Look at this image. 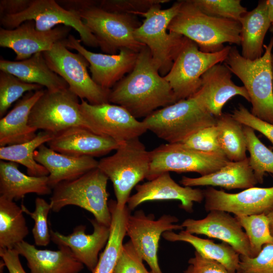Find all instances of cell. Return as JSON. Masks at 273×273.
I'll return each instance as SVG.
<instances>
[{
  "mask_svg": "<svg viewBox=\"0 0 273 273\" xmlns=\"http://www.w3.org/2000/svg\"><path fill=\"white\" fill-rule=\"evenodd\" d=\"M109 102L123 107L138 119L145 118L176 100L145 46L138 53L132 70L110 89Z\"/></svg>",
  "mask_w": 273,
  "mask_h": 273,
  "instance_id": "1",
  "label": "cell"
},
{
  "mask_svg": "<svg viewBox=\"0 0 273 273\" xmlns=\"http://www.w3.org/2000/svg\"><path fill=\"white\" fill-rule=\"evenodd\" d=\"M168 31L190 39L205 53L220 51L226 42L241 44L239 22L207 15L192 0L182 1L180 8L170 23Z\"/></svg>",
  "mask_w": 273,
  "mask_h": 273,
  "instance_id": "2",
  "label": "cell"
},
{
  "mask_svg": "<svg viewBox=\"0 0 273 273\" xmlns=\"http://www.w3.org/2000/svg\"><path fill=\"white\" fill-rule=\"evenodd\" d=\"M273 37L264 44L262 56L256 60L244 58L236 47H231L224 64L247 90L252 105L251 113L273 124V83L271 51Z\"/></svg>",
  "mask_w": 273,
  "mask_h": 273,
  "instance_id": "3",
  "label": "cell"
},
{
  "mask_svg": "<svg viewBox=\"0 0 273 273\" xmlns=\"http://www.w3.org/2000/svg\"><path fill=\"white\" fill-rule=\"evenodd\" d=\"M181 4L182 1H177L165 9H161V4H157L147 12L140 13L139 15L144 20L134 31L135 39L149 49L152 59L163 77L170 71L187 39L183 35L168 32V27Z\"/></svg>",
  "mask_w": 273,
  "mask_h": 273,
  "instance_id": "4",
  "label": "cell"
},
{
  "mask_svg": "<svg viewBox=\"0 0 273 273\" xmlns=\"http://www.w3.org/2000/svg\"><path fill=\"white\" fill-rule=\"evenodd\" d=\"M108 179L97 167L78 178L59 183L53 189L50 203L52 210L59 212L66 206H77L92 213L98 221L110 226Z\"/></svg>",
  "mask_w": 273,
  "mask_h": 273,
  "instance_id": "5",
  "label": "cell"
},
{
  "mask_svg": "<svg viewBox=\"0 0 273 273\" xmlns=\"http://www.w3.org/2000/svg\"><path fill=\"white\" fill-rule=\"evenodd\" d=\"M150 163V151L139 138L124 142L114 154L99 161L98 167L113 184L119 208L126 206L132 189L147 178Z\"/></svg>",
  "mask_w": 273,
  "mask_h": 273,
  "instance_id": "6",
  "label": "cell"
},
{
  "mask_svg": "<svg viewBox=\"0 0 273 273\" xmlns=\"http://www.w3.org/2000/svg\"><path fill=\"white\" fill-rule=\"evenodd\" d=\"M143 122L148 130L169 144L182 143L200 130L216 124V118L192 98L158 109Z\"/></svg>",
  "mask_w": 273,
  "mask_h": 273,
  "instance_id": "7",
  "label": "cell"
},
{
  "mask_svg": "<svg viewBox=\"0 0 273 273\" xmlns=\"http://www.w3.org/2000/svg\"><path fill=\"white\" fill-rule=\"evenodd\" d=\"M77 12L96 37L101 50L107 54H117L122 49L139 53L146 46L134 36V30L141 24L135 15L111 13L98 6Z\"/></svg>",
  "mask_w": 273,
  "mask_h": 273,
  "instance_id": "8",
  "label": "cell"
},
{
  "mask_svg": "<svg viewBox=\"0 0 273 273\" xmlns=\"http://www.w3.org/2000/svg\"><path fill=\"white\" fill-rule=\"evenodd\" d=\"M231 47L226 46L220 51L205 53L187 38L171 68L164 76L170 84L176 102L191 97L199 88L202 75L212 66L224 62Z\"/></svg>",
  "mask_w": 273,
  "mask_h": 273,
  "instance_id": "9",
  "label": "cell"
},
{
  "mask_svg": "<svg viewBox=\"0 0 273 273\" xmlns=\"http://www.w3.org/2000/svg\"><path fill=\"white\" fill-rule=\"evenodd\" d=\"M42 54L50 69L65 80L69 89L80 100L92 105L109 103L110 89L94 81L87 70L89 64L81 54L70 51L63 41Z\"/></svg>",
  "mask_w": 273,
  "mask_h": 273,
  "instance_id": "10",
  "label": "cell"
},
{
  "mask_svg": "<svg viewBox=\"0 0 273 273\" xmlns=\"http://www.w3.org/2000/svg\"><path fill=\"white\" fill-rule=\"evenodd\" d=\"M148 180L165 172H196L201 176L219 169L230 161L221 153L205 152L183 143L162 144L150 151Z\"/></svg>",
  "mask_w": 273,
  "mask_h": 273,
  "instance_id": "11",
  "label": "cell"
},
{
  "mask_svg": "<svg viewBox=\"0 0 273 273\" xmlns=\"http://www.w3.org/2000/svg\"><path fill=\"white\" fill-rule=\"evenodd\" d=\"M79 99L69 87L57 91L44 90L31 109L29 125L54 135L72 127L89 129L80 110Z\"/></svg>",
  "mask_w": 273,
  "mask_h": 273,
  "instance_id": "12",
  "label": "cell"
},
{
  "mask_svg": "<svg viewBox=\"0 0 273 273\" xmlns=\"http://www.w3.org/2000/svg\"><path fill=\"white\" fill-rule=\"evenodd\" d=\"M28 20L34 21L36 29L40 31H49L59 25L71 27L78 33L84 45L99 47L96 37L84 24L78 13L64 9L56 1L32 0L24 11L1 16L0 22L2 27L13 29Z\"/></svg>",
  "mask_w": 273,
  "mask_h": 273,
  "instance_id": "13",
  "label": "cell"
},
{
  "mask_svg": "<svg viewBox=\"0 0 273 273\" xmlns=\"http://www.w3.org/2000/svg\"><path fill=\"white\" fill-rule=\"evenodd\" d=\"M80 108L90 130L120 144L139 138L148 130L143 121L138 120L117 105L110 103L92 105L81 100Z\"/></svg>",
  "mask_w": 273,
  "mask_h": 273,
  "instance_id": "14",
  "label": "cell"
},
{
  "mask_svg": "<svg viewBox=\"0 0 273 273\" xmlns=\"http://www.w3.org/2000/svg\"><path fill=\"white\" fill-rule=\"evenodd\" d=\"M177 217L163 214L155 219L153 214L146 215L142 210L130 214L127 221L126 236L129 237L152 273H163L158 263V250L161 236L167 231L183 230Z\"/></svg>",
  "mask_w": 273,
  "mask_h": 273,
  "instance_id": "15",
  "label": "cell"
},
{
  "mask_svg": "<svg viewBox=\"0 0 273 273\" xmlns=\"http://www.w3.org/2000/svg\"><path fill=\"white\" fill-rule=\"evenodd\" d=\"M63 42L67 48L76 50L86 59L89 64L92 79L98 85L108 89L132 70L138 56V53L127 49H121L115 55L94 53L86 49L81 40L72 34Z\"/></svg>",
  "mask_w": 273,
  "mask_h": 273,
  "instance_id": "16",
  "label": "cell"
},
{
  "mask_svg": "<svg viewBox=\"0 0 273 273\" xmlns=\"http://www.w3.org/2000/svg\"><path fill=\"white\" fill-rule=\"evenodd\" d=\"M207 212L220 210L235 216L267 214L273 209V186L254 187L237 193H229L212 187L203 190Z\"/></svg>",
  "mask_w": 273,
  "mask_h": 273,
  "instance_id": "17",
  "label": "cell"
},
{
  "mask_svg": "<svg viewBox=\"0 0 273 273\" xmlns=\"http://www.w3.org/2000/svg\"><path fill=\"white\" fill-rule=\"evenodd\" d=\"M71 27L59 25L47 31L36 29L33 20L26 21L13 29L0 28V46L12 50L16 61H22L38 53L51 50L57 42L70 35Z\"/></svg>",
  "mask_w": 273,
  "mask_h": 273,
  "instance_id": "18",
  "label": "cell"
},
{
  "mask_svg": "<svg viewBox=\"0 0 273 273\" xmlns=\"http://www.w3.org/2000/svg\"><path fill=\"white\" fill-rule=\"evenodd\" d=\"M232 73L224 64H217L201 77L198 90L190 98L207 113L217 117L221 115L224 105L233 97L239 96L250 102L244 86H239L232 79Z\"/></svg>",
  "mask_w": 273,
  "mask_h": 273,
  "instance_id": "19",
  "label": "cell"
},
{
  "mask_svg": "<svg viewBox=\"0 0 273 273\" xmlns=\"http://www.w3.org/2000/svg\"><path fill=\"white\" fill-rule=\"evenodd\" d=\"M181 225L192 234L219 239L231 246L240 256L252 257L245 232L236 217L230 213L213 210L201 219L187 218Z\"/></svg>",
  "mask_w": 273,
  "mask_h": 273,
  "instance_id": "20",
  "label": "cell"
},
{
  "mask_svg": "<svg viewBox=\"0 0 273 273\" xmlns=\"http://www.w3.org/2000/svg\"><path fill=\"white\" fill-rule=\"evenodd\" d=\"M136 193L130 196L126 206L130 211L147 201L155 200H179L180 207L191 213L194 202L201 203L204 199L203 190L181 186L171 177L169 172L159 175L135 187Z\"/></svg>",
  "mask_w": 273,
  "mask_h": 273,
  "instance_id": "21",
  "label": "cell"
},
{
  "mask_svg": "<svg viewBox=\"0 0 273 273\" xmlns=\"http://www.w3.org/2000/svg\"><path fill=\"white\" fill-rule=\"evenodd\" d=\"M49 148L65 155L92 157L104 156L121 144L107 136L84 127H72L55 135L48 143Z\"/></svg>",
  "mask_w": 273,
  "mask_h": 273,
  "instance_id": "22",
  "label": "cell"
},
{
  "mask_svg": "<svg viewBox=\"0 0 273 273\" xmlns=\"http://www.w3.org/2000/svg\"><path fill=\"white\" fill-rule=\"evenodd\" d=\"M90 221L94 228L92 234H86V226L79 225L68 235H63L52 229H50V235L51 241L58 246L68 247L77 259L92 272L98 263L100 251L108 241L110 226L95 218L90 219Z\"/></svg>",
  "mask_w": 273,
  "mask_h": 273,
  "instance_id": "23",
  "label": "cell"
},
{
  "mask_svg": "<svg viewBox=\"0 0 273 273\" xmlns=\"http://www.w3.org/2000/svg\"><path fill=\"white\" fill-rule=\"evenodd\" d=\"M14 249L25 257L30 273H79L84 268L71 250L64 245L58 246L56 251L42 250L24 240Z\"/></svg>",
  "mask_w": 273,
  "mask_h": 273,
  "instance_id": "24",
  "label": "cell"
},
{
  "mask_svg": "<svg viewBox=\"0 0 273 273\" xmlns=\"http://www.w3.org/2000/svg\"><path fill=\"white\" fill-rule=\"evenodd\" d=\"M34 159L49 172V184L52 189L62 181L75 179L97 168L99 163L94 157L65 155L44 144L35 151Z\"/></svg>",
  "mask_w": 273,
  "mask_h": 273,
  "instance_id": "25",
  "label": "cell"
},
{
  "mask_svg": "<svg viewBox=\"0 0 273 273\" xmlns=\"http://www.w3.org/2000/svg\"><path fill=\"white\" fill-rule=\"evenodd\" d=\"M44 89L27 93L0 120V146L22 144L36 136V129L29 124L30 112Z\"/></svg>",
  "mask_w": 273,
  "mask_h": 273,
  "instance_id": "26",
  "label": "cell"
},
{
  "mask_svg": "<svg viewBox=\"0 0 273 273\" xmlns=\"http://www.w3.org/2000/svg\"><path fill=\"white\" fill-rule=\"evenodd\" d=\"M0 70L25 82L44 86L49 91L69 87L65 80L50 69L42 53H36L22 61H12L2 58Z\"/></svg>",
  "mask_w": 273,
  "mask_h": 273,
  "instance_id": "27",
  "label": "cell"
},
{
  "mask_svg": "<svg viewBox=\"0 0 273 273\" xmlns=\"http://www.w3.org/2000/svg\"><path fill=\"white\" fill-rule=\"evenodd\" d=\"M180 183L185 187H220L227 190L247 189L258 183L249 164V159L229 161L219 169L198 177L184 176Z\"/></svg>",
  "mask_w": 273,
  "mask_h": 273,
  "instance_id": "28",
  "label": "cell"
},
{
  "mask_svg": "<svg viewBox=\"0 0 273 273\" xmlns=\"http://www.w3.org/2000/svg\"><path fill=\"white\" fill-rule=\"evenodd\" d=\"M48 176L26 175L19 169V164L0 161V196L10 200H18L29 193L46 195L52 193Z\"/></svg>",
  "mask_w": 273,
  "mask_h": 273,
  "instance_id": "29",
  "label": "cell"
},
{
  "mask_svg": "<svg viewBox=\"0 0 273 273\" xmlns=\"http://www.w3.org/2000/svg\"><path fill=\"white\" fill-rule=\"evenodd\" d=\"M239 22L241 24V55L251 60L260 58L264 51L265 36L271 25L265 1H259L256 8L244 14Z\"/></svg>",
  "mask_w": 273,
  "mask_h": 273,
  "instance_id": "30",
  "label": "cell"
},
{
  "mask_svg": "<svg viewBox=\"0 0 273 273\" xmlns=\"http://www.w3.org/2000/svg\"><path fill=\"white\" fill-rule=\"evenodd\" d=\"M162 236L169 242L188 243L202 256L220 263L232 273H237L240 262V255L227 243H215L210 239L196 236L185 230H181L178 233L167 231Z\"/></svg>",
  "mask_w": 273,
  "mask_h": 273,
  "instance_id": "31",
  "label": "cell"
},
{
  "mask_svg": "<svg viewBox=\"0 0 273 273\" xmlns=\"http://www.w3.org/2000/svg\"><path fill=\"white\" fill-rule=\"evenodd\" d=\"M108 205L111 215L110 236L92 273H113L126 236V223L130 211L127 206L119 208L113 200H110Z\"/></svg>",
  "mask_w": 273,
  "mask_h": 273,
  "instance_id": "32",
  "label": "cell"
},
{
  "mask_svg": "<svg viewBox=\"0 0 273 273\" xmlns=\"http://www.w3.org/2000/svg\"><path fill=\"white\" fill-rule=\"evenodd\" d=\"M54 136V134L42 130L27 142L0 147V159L24 166L29 175L48 176L49 173L46 168L35 161L34 152L41 145L47 144Z\"/></svg>",
  "mask_w": 273,
  "mask_h": 273,
  "instance_id": "33",
  "label": "cell"
},
{
  "mask_svg": "<svg viewBox=\"0 0 273 273\" xmlns=\"http://www.w3.org/2000/svg\"><path fill=\"white\" fill-rule=\"evenodd\" d=\"M23 213L13 201L0 196V249H14L28 235Z\"/></svg>",
  "mask_w": 273,
  "mask_h": 273,
  "instance_id": "34",
  "label": "cell"
},
{
  "mask_svg": "<svg viewBox=\"0 0 273 273\" xmlns=\"http://www.w3.org/2000/svg\"><path fill=\"white\" fill-rule=\"evenodd\" d=\"M216 118L218 140L220 149L231 161L246 159V144L243 125L232 114L222 113Z\"/></svg>",
  "mask_w": 273,
  "mask_h": 273,
  "instance_id": "35",
  "label": "cell"
},
{
  "mask_svg": "<svg viewBox=\"0 0 273 273\" xmlns=\"http://www.w3.org/2000/svg\"><path fill=\"white\" fill-rule=\"evenodd\" d=\"M249 164L258 183L262 184L265 173L273 174V152L256 135L254 130L243 125Z\"/></svg>",
  "mask_w": 273,
  "mask_h": 273,
  "instance_id": "36",
  "label": "cell"
},
{
  "mask_svg": "<svg viewBox=\"0 0 273 273\" xmlns=\"http://www.w3.org/2000/svg\"><path fill=\"white\" fill-rule=\"evenodd\" d=\"M235 217L247 236L252 257L256 256L264 245L273 244L266 214Z\"/></svg>",
  "mask_w": 273,
  "mask_h": 273,
  "instance_id": "37",
  "label": "cell"
},
{
  "mask_svg": "<svg viewBox=\"0 0 273 273\" xmlns=\"http://www.w3.org/2000/svg\"><path fill=\"white\" fill-rule=\"evenodd\" d=\"M43 89V86L23 81L14 75L0 71V117L6 114L11 105L25 93Z\"/></svg>",
  "mask_w": 273,
  "mask_h": 273,
  "instance_id": "38",
  "label": "cell"
},
{
  "mask_svg": "<svg viewBox=\"0 0 273 273\" xmlns=\"http://www.w3.org/2000/svg\"><path fill=\"white\" fill-rule=\"evenodd\" d=\"M205 14L217 18L239 21L248 11L240 0H192Z\"/></svg>",
  "mask_w": 273,
  "mask_h": 273,
  "instance_id": "39",
  "label": "cell"
},
{
  "mask_svg": "<svg viewBox=\"0 0 273 273\" xmlns=\"http://www.w3.org/2000/svg\"><path fill=\"white\" fill-rule=\"evenodd\" d=\"M21 207L23 212L34 221L32 232L35 244L38 246H47L51 241L48 221V214L52 210L50 203L43 198L37 197L35 200L34 211L30 212L23 203Z\"/></svg>",
  "mask_w": 273,
  "mask_h": 273,
  "instance_id": "40",
  "label": "cell"
},
{
  "mask_svg": "<svg viewBox=\"0 0 273 273\" xmlns=\"http://www.w3.org/2000/svg\"><path fill=\"white\" fill-rule=\"evenodd\" d=\"M170 2L169 0H102L98 7L111 13L138 15L152 6Z\"/></svg>",
  "mask_w": 273,
  "mask_h": 273,
  "instance_id": "41",
  "label": "cell"
},
{
  "mask_svg": "<svg viewBox=\"0 0 273 273\" xmlns=\"http://www.w3.org/2000/svg\"><path fill=\"white\" fill-rule=\"evenodd\" d=\"M237 273H273V244L264 245L254 257L240 256Z\"/></svg>",
  "mask_w": 273,
  "mask_h": 273,
  "instance_id": "42",
  "label": "cell"
},
{
  "mask_svg": "<svg viewBox=\"0 0 273 273\" xmlns=\"http://www.w3.org/2000/svg\"><path fill=\"white\" fill-rule=\"evenodd\" d=\"M143 261L129 240L122 246L113 273H149Z\"/></svg>",
  "mask_w": 273,
  "mask_h": 273,
  "instance_id": "43",
  "label": "cell"
},
{
  "mask_svg": "<svg viewBox=\"0 0 273 273\" xmlns=\"http://www.w3.org/2000/svg\"><path fill=\"white\" fill-rule=\"evenodd\" d=\"M182 143L197 150L223 154L219 145L216 124L200 130Z\"/></svg>",
  "mask_w": 273,
  "mask_h": 273,
  "instance_id": "44",
  "label": "cell"
},
{
  "mask_svg": "<svg viewBox=\"0 0 273 273\" xmlns=\"http://www.w3.org/2000/svg\"><path fill=\"white\" fill-rule=\"evenodd\" d=\"M232 115L243 125L249 127L263 134L273 146V124L255 116L242 105L236 108Z\"/></svg>",
  "mask_w": 273,
  "mask_h": 273,
  "instance_id": "45",
  "label": "cell"
},
{
  "mask_svg": "<svg viewBox=\"0 0 273 273\" xmlns=\"http://www.w3.org/2000/svg\"><path fill=\"white\" fill-rule=\"evenodd\" d=\"M184 273H232L220 263L205 258L196 251L188 260Z\"/></svg>",
  "mask_w": 273,
  "mask_h": 273,
  "instance_id": "46",
  "label": "cell"
},
{
  "mask_svg": "<svg viewBox=\"0 0 273 273\" xmlns=\"http://www.w3.org/2000/svg\"><path fill=\"white\" fill-rule=\"evenodd\" d=\"M19 254L15 249H0V256L9 273H27L21 265Z\"/></svg>",
  "mask_w": 273,
  "mask_h": 273,
  "instance_id": "47",
  "label": "cell"
},
{
  "mask_svg": "<svg viewBox=\"0 0 273 273\" xmlns=\"http://www.w3.org/2000/svg\"><path fill=\"white\" fill-rule=\"evenodd\" d=\"M32 0H1V17L20 13L27 9Z\"/></svg>",
  "mask_w": 273,
  "mask_h": 273,
  "instance_id": "48",
  "label": "cell"
},
{
  "mask_svg": "<svg viewBox=\"0 0 273 273\" xmlns=\"http://www.w3.org/2000/svg\"><path fill=\"white\" fill-rule=\"evenodd\" d=\"M99 1L93 0H63L57 1L64 9L78 12L87 8L98 6Z\"/></svg>",
  "mask_w": 273,
  "mask_h": 273,
  "instance_id": "49",
  "label": "cell"
},
{
  "mask_svg": "<svg viewBox=\"0 0 273 273\" xmlns=\"http://www.w3.org/2000/svg\"><path fill=\"white\" fill-rule=\"evenodd\" d=\"M268 16L271 25H273V0H265Z\"/></svg>",
  "mask_w": 273,
  "mask_h": 273,
  "instance_id": "50",
  "label": "cell"
},
{
  "mask_svg": "<svg viewBox=\"0 0 273 273\" xmlns=\"http://www.w3.org/2000/svg\"><path fill=\"white\" fill-rule=\"evenodd\" d=\"M266 215L268 219L270 233L273 238V209L267 213Z\"/></svg>",
  "mask_w": 273,
  "mask_h": 273,
  "instance_id": "51",
  "label": "cell"
},
{
  "mask_svg": "<svg viewBox=\"0 0 273 273\" xmlns=\"http://www.w3.org/2000/svg\"><path fill=\"white\" fill-rule=\"evenodd\" d=\"M269 31L273 33V25H271L270 28H269Z\"/></svg>",
  "mask_w": 273,
  "mask_h": 273,
  "instance_id": "52",
  "label": "cell"
},
{
  "mask_svg": "<svg viewBox=\"0 0 273 273\" xmlns=\"http://www.w3.org/2000/svg\"><path fill=\"white\" fill-rule=\"evenodd\" d=\"M271 65H272V69H273V55H272V57H271Z\"/></svg>",
  "mask_w": 273,
  "mask_h": 273,
  "instance_id": "53",
  "label": "cell"
},
{
  "mask_svg": "<svg viewBox=\"0 0 273 273\" xmlns=\"http://www.w3.org/2000/svg\"><path fill=\"white\" fill-rule=\"evenodd\" d=\"M272 83H273V69H272Z\"/></svg>",
  "mask_w": 273,
  "mask_h": 273,
  "instance_id": "54",
  "label": "cell"
},
{
  "mask_svg": "<svg viewBox=\"0 0 273 273\" xmlns=\"http://www.w3.org/2000/svg\"><path fill=\"white\" fill-rule=\"evenodd\" d=\"M149 273H152V272H151V271H150V272H149Z\"/></svg>",
  "mask_w": 273,
  "mask_h": 273,
  "instance_id": "55",
  "label": "cell"
}]
</instances>
